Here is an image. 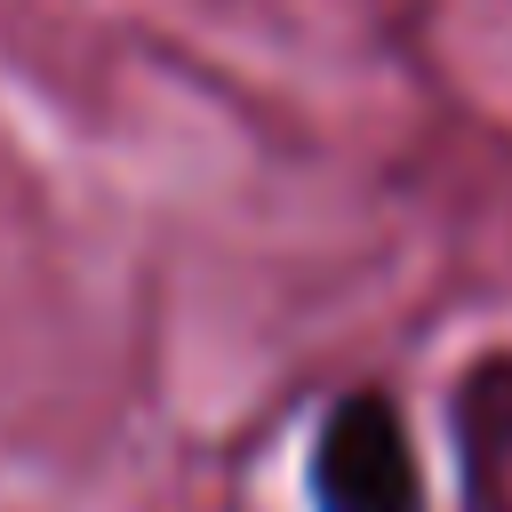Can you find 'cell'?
Here are the masks:
<instances>
[{
  "mask_svg": "<svg viewBox=\"0 0 512 512\" xmlns=\"http://www.w3.org/2000/svg\"><path fill=\"white\" fill-rule=\"evenodd\" d=\"M304 496H312V512H424L416 432L392 392L352 384L320 408V424L304 440Z\"/></svg>",
  "mask_w": 512,
  "mask_h": 512,
  "instance_id": "6da1fadb",
  "label": "cell"
},
{
  "mask_svg": "<svg viewBox=\"0 0 512 512\" xmlns=\"http://www.w3.org/2000/svg\"><path fill=\"white\" fill-rule=\"evenodd\" d=\"M448 432H456V464H464V504L472 512H504V464H512V352H488L456 376L448 392Z\"/></svg>",
  "mask_w": 512,
  "mask_h": 512,
  "instance_id": "7a4b0ae2",
  "label": "cell"
}]
</instances>
